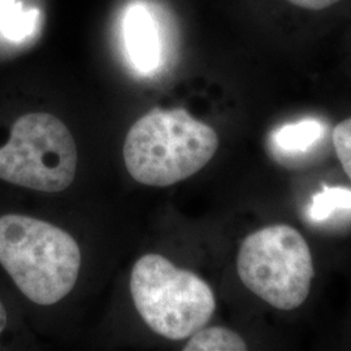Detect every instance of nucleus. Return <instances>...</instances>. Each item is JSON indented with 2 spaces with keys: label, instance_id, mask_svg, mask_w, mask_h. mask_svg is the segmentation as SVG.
Returning <instances> with one entry per match:
<instances>
[{
  "label": "nucleus",
  "instance_id": "nucleus-1",
  "mask_svg": "<svg viewBox=\"0 0 351 351\" xmlns=\"http://www.w3.org/2000/svg\"><path fill=\"white\" fill-rule=\"evenodd\" d=\"M217 147V133L185 108H154L129 129L123 154L137 182L165 188L198 173Z\"/></svg>",
  "mask_w": 351,
  "mask_h": 351
},
{
  "label": "nucleus",
  "instance_id": "nucleus-3",
  "mask_svg": "<svg viewBox=\"0 0 351 351\" xmlns=\"http://www.w3.org/2000/svg\"><path fill=\"white\" fill-rule=\"evenodd\" d=\"M130 293L151 330L173 341L194 335L216 310L213 289L203 278L159 254H146L134 264Z\"/></svg>",
  "mask_w": 351,
  "mask_h": 351
},
{
  "label": "nucleus",
  "instance_id": "nucleus-7",
  "mask_svg": "<svg viewBox=\"0 0 351 351\" xmlns=\"http://www.w3.org/2000/svg\"><path fill=\"white\" fill-rule=\"evenodd\" d=\"M324 125L316 119H304L280 126L271 134V149L278 156L297 158L306 154L323 138Z\"/></svg>",
  "mask_w": 351,
  "mask_h": 351
},
{
  "label": "nucleus",
  "instance_id": "nucleus-10",
  "mask_svg": "<svg viewBox=\"0 0 351 351\" xmlns=\"http://www.w3.org/2000/svg\"><path fill=\"white\" fill-rule=\"evenodd\" d=\"M341 213H351V190L342 186L324 188L316 193L307 210L313 223H323Z\"/></svg>",
  "mask_w": 351,
  "mask_h": 351
},
{
  "label": "nucleus",
  "instance_id": "nucleus-11",
  "mask_svg": "<svg viewBox=\"0 0 351 351\" xmlns=\"http://www.w3.org/2000/svg\"><path fill=\"white\" fill-rule=\"evenodd\" d=\"M332 139L339 163L351 180V117L336 125L333 129Z\"/></svg>",
  "mask_w": 351,
  "mask_h": 351
},
{
  "label": "nucleus",
  "instance_id": "nucleus-4",
  "mask_svg": "<svg viewBox=\"0 0 351 351\" xmlns=\"http://www.w3.org/2000/svg\"><path fill=\"white\" fill-rule=\"evenodd\" d=\"M237 272L246 288L281 311L306 302L315 275L310 246L287 224L265 226L243 239Z\"/></svg>",
  "mask_w": 351,
  "mask_h": 351
},
{
  "label": "nucleus",
  "instance_id": "nucleus-2",
  "mask_svg": "<svg viewBox=\"0 0 351 351\" xmlns=\"http://www.w3.org/2000/svg\"><path fill=\"white\" fill-rule=\"evenodd\" d=\"M0 264L27 300L50 306L75 288L81 251L63 229L10 213L0 216Z\"/></svg>",
  "mask_w": 351,
  "mask_h": 351
},
{
  "label": "nucleus",
  "instance_id": "nucleus-9",
  "mask_svg": "<svg viewBox=\"0 0 351 351\" xmlns=\"http://www.w3.org/2000/svg\"><path fill=\"white\" fill-rule=\"evenodd\" d=\"M185 351H245L247 345L239 333L224 326H202L190 336Z\"/></svg>",
  "mask_w": 351,
  "mask_h": 351
},
{
  "label": "nucleus",
  "instance_id": "nucleus-12",
  "mask_svg": "<svg viewBox=\"0 0 351 351\" xmlns=\"http://www.w3.org/2000/svg\"><path fill=\"white\" fill-rule=\"evenodd\" d=\"M290 4L307 10V11H323L335 4L339 3L341 0H287Z\"/></svg>",
  "mask_w": 351,
  "mask_h": 351
},
{
  "label": "nucleus",
  "instance_id": "nucleus-5",
  "mask_svg": "<svg viewBox=\"0 0 351 351\" xmlns=\"http://www.w3.org/2000/svg\"><path fill=\"white\" fill-rule=\"evenodd\" d=\"M78 154L75 138L60 119L26 113L0 147V180L21 188L59 193L75 180Z\"/></svg>",
  "mask_w": 351,
  "mask_h": 351
},
{
  "label": "nucleus",
  "instance_id": "nucleus-6",
  "mask_svg": "<svg viewBox=\"0 0 351 351\" xmlns=\"http://www.w3.org/2000/svg\"><path fill=\"white\" fill-rule=\"evenodd\" d=\"M124 37L129 58L142 72H151L162 60L160 33L150 11L143 5L128 10Z\"/></svg>",
  "mask_w": 351,
  "mask_h": 351
},
{
  "label": "nucleus",
  "instance_id": "nucleus-13",
  "mask_svg": "<svg viewBox=\"0 0 351 351\" xmlns=\"http://www.w3.org/2000/svg\"><path fill=\"white\" fill-rule=\"evenodd\" d=\"M5 326H7V311L4 304L0 302V335L5 329Z\"/></svg>",
  "mask_w": 351,
  "mask_h": 351
},
{
  "label": "nucleus",
  "instance_id": "nucleus-8",
  "mask_svg": "<svg viewBox=\"0 0 351 351\" xmlns=\"http://www.w3.org/2000/svg\"><path fill=\"white\" fill-rule=\"evenodd\" d=\"M38 16V10H25L17 0H0V32L11 40H21L34 33Z\"/></svg>",
  "mask_w": 351,
  "mask_h": 351
}]
</instances>
